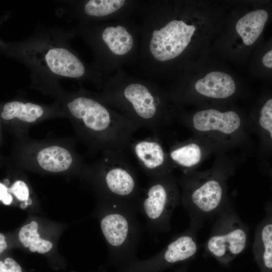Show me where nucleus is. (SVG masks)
Listing matches in <instances>:
<instances>
[{
    "instance_id": "12",
    "label": "nucleus",
    "mask_w": 272,
    "mask_h": 272,
    "mask_svg": "<svg viewBox=\"0 0 272 272\" xmlns=\"http://www.w3.org/2000/svg\"><path fill=\"white\" fill-rule=\"evenodd\" d=\"M195 88L199 94L211 98L223 99L232 95L235 90V84L228 74L221 72H212L198 80Z\"/></svg>"
},
{
    "instance_id": "7",
    "label": "nucleus",
    "mask_w": 272,
    "mask_h": 272,
    "mask_svg": "<svg viewBox=\"0 0 272 272\" xmlns=\"http://www.w3.org/2000/svg\"><path fill=\"white\" fill-rule=\"evenodd\" d=\"M247 242V234L241 227L228 228L212 236L208 240V251L222 261H227L242 252Z\"/></svg>"
},
{
    "instance_id": "17",
    "label": "nucleus",
    "mask_w": 272,
    "mask_h": 272,
    "mask_svg": "<svg viewBox=\"0 0 272 272\" xmlns=\"http://www.w3.org/2000/svg\"><path fill=\"white\" fill-rule=\"evenodd\" d=\"M254 250L262 266L268 270L272 268V224L264 223L258 230Z\"/></svg>"
},
{
    "instance_id": "5",
    "label": "nucleus",
    "mask_w": 272,
    "mask_h": 272,
    "mask_svg": "<svg viewBox=\"0 0 272 272\" xmlns=\"http://www.w3.org/2000/svg\"><path fill=\"white\" fill-rule=\"evenodd\" d=\"M195 30L193 25L172 20L153 32L150 50L158 60L164 61L178 56L189 43Z\"/></svg>"
},
{
    "instance_id": "13",
    "label": "nucleus",
    "mask_w": 272,
    "mask_h": 272,
    "mask_svg": "<svg viewBox=\"0 0 272 272\" xmlns=\"http://www.w3.org/2000/svg\"><path fill=\"white\" fill-rule=\"evenodd\" d=\"M268 18L264 10L251 12L240 19L236 23V30L246 45L253 44L261 34Z\"/></svg>"
},
{
    "instance_id": "15",
    "label": "nucleus",
    "mask_w": 272,
    "mask_h": 272,
    "mask_svg": "<svg viewBox=\"0 0 272 272\" xmlns=\"http://www.w3.org/2000/svg\"><path fill=\"white\" fill-rule=\"evenodd\" d=\"M102 37L110 50L114 54H125L132 48L133 38L122 26L106 27L102 33Z\"/></svg>"
},
{
    "instance_id": "9",
    "label": "nucleus",
    "mask_w": 272,
    "mask_h": 272,
    "mask_svg": "<svg viewBox=\"0 0 272 272\" xmlns=\"http://www.w3.org/2000/svg\"><path fill=\"white\" fill-rule=\"evenodd\" d=\"M197 250V244L192 236L183 233L174 238L149 262L169 264L183 261L192 257Z\"/></svg>"
},
{
    "instance_id": "14",
    "label": "nucleus",
    "mask_w": 272,
    "mask_h": 272,
    "mask_svg": "<svg viewBox=\"0 0 272 272\" xmlns=\"http://www.w3.org/2000/svg\"><path fill=\"white\" fill-rule=\"evenodd\" d=\"M37 159L42 168L52 172L66 170L74 161L72 154L67 150L57 146L48 147L40 151Z\"/></svg>"
},
{
    "instance_id": "25",
    "label": "nucleus",
    "mask_w": 272,
    "mask_h": 272,
    "mask_svg": "<svg viewBox=\"0 0 272 272\" xmlns=\"http://www.w3.org/2000/svg\"><path fill=\"white\" fill-rule=\"evenodd\" d=\"M7 243L5 236L0 233V254L7 248Z\"/></svg>"
},
{
    "instance_id": "6",
    "label": "nucleus",
    "mask_w": 272,
    "mask_h": 272,
    "mask_svg": "<svg viewBox=\"0 0 272 272\" xmlns=\"http://www.w3.org/2000/svg\"><path fill=\"white\" fill-rule=\"evenodd\" d=\"M143 171L150 178L167 175L168 165L166 153L155 137L131 142L129 148Z\"/></svg>"
},
{
    "instance_id": "24",
    "label": "nucleus",
    "mask_w": 272,
    "mask_h": 272,
    "mask_svg": "<svg viewBox=\"0 0 272 272\" xmlns=\"http://www.w3.org/2000/svg\"><path fill=\"white\" fill-rule=\"evenodd\" d=\"M272 51H268L262 58V63L268 68L272 67Z\"/></svg>"
},
{
    "instance_id": "11",
    "label": "nucleus",
    "mask_w": 272,
    "mask_h": 272,
    "mask_svg": "<svg viewBox=\"0 0 272 272\" xmlns=\"http://www.w3.org/2000/svg\"><path fill=\"white\" fill-rule=\"evenodd\" d=\"M223 190L221 183L216 179H209L191 192L190 201L194 209L202 213H211L222 202Z\"/></svg>"
},
{
    "instance_id": "1",
    "label": "nucleus",
    "mask_w": 272,
    "mask_h": 272,
    "mask_svg": "<svg viewBox=\"0 0 272 272\" xmlns=\"http://www.w3.org/2000/svg\"><path fill=\"white\" fill-rule=\"evenodd\" d=\"M137 203L102 198L99 211L101 230L111 255H132L139 245L142 228L137 212Z\"/></svg>"
},
{
    "instance_id": "27",
    "label": "nucleus",
    "mask_w": 272,
    "mask_h": 272,
    "mask_svg": "<svg viewBox=\"0 0 272 272\" xmlns=\"http://www.w3.org/2000/svg\"><path fill=\"white\" fill-rule=\"evenodd\" d=\"M13 200L12 196L9 192L5 195V196L2 200L3 203L6 205H9L11 204Z\"/></svg>"
},
{
    "instance_id": "20",
    "label": "nucleus",
    "mask_w": 272,
    "mask_h": 272,
    "mask_svg": "<svg viewBox=\"0 0 272 272\" xmlns=\"http://www.w3.org/2000/svg\"><path fill=\"white\" fill-rule=\"evenodd\" d=\"M124 4V0H91L86 4L85 11L89 16L103 17L117 11Z\"/></svg>"
},
{
    "instance_id": "23",
    "label": "nucleus",
    "mask_w": 272,
    "mask_h": 272,
    "mask_svg": "<svg viewBox=\"0 0 272 272\" xmlns=\"http://www.w3.org/2000/svg\"><path fill=\"white\" fill-rule=\"evenodd\" d=\"M0 272H22L20 265L13 259L8 257L0 260Z\"/></svg>"
},
{
    "instance_id": "8",
    "label": "nucleus",
    "mask_w": 272,
    "mask_h": 272,
    "mask_svg": "<svg viewBox=\"0 0 272 272\" xmlns=\"http://www.w3.org/2000/svg\"><path fill=\"white\" fill-rule=\"evenodd\" d=\"M195 129L200 131L217 130L225 134L236 131L241 125V119L233 111L221 112L214 109L196 112L193 117Z\"/></svg>"
},
{
    "instance_id": "4",
    "label": "nucleus",
    "mask_w": 272,
    "mask_h": 272,
    "mask_svg": "<svg viewBox=\"0 0 272 272\" xmlns=\"http://www.w3.org/2000/svg\"><path fill=\"white\" fill-rule=\"evenodd\" d=\"M109 97L111 101L124 110V116L156 134L163 124L159 106L161 100L146 86L137 83L127 85L122 92Z\"/></svg>"
},
{
    "instance_id": "10",
    "label": "nucleus",
    "mask_w": 272,
    "mask_h": 272,
    "mask_svg": "<svg viewBox=\"0 0 272 272\" xmlns=\"http://www.w3.org/2000/svg\"><path fill=\"white\" fill-rule=\"evenodd\" d=\"M45 60L52 72L61 76L79 78L85 73V67L81 61L64 48L49 50L45 55Z\"/></svg>"
},
{
    "instance_id": "19",
    "label": "nucleus",
    "mask_w": 272,
    "mask_h": 272,
    "mask_svg": "<svg viewBox=\"0 0 272 272\" xmlns=\"http://www.w3.org/2000/svg\"><path fill=\"white\" fill-rule=\"evenodd\" d=\"M202 156L200 147L195 143H190L173 148L169 153L172 161L184 168L192 167L197 164Z\"/></svg>"
},
{
    "instance_id": "26",
    "label": "nucleus",
    "mask_w": 272,
    "mask_h": 272,
    "mask_svg": "<svg viewBox=\"0 0 272 272\" xmlns=\"http://www.w3.org/2000/svg\"><path fill=\"white\" fill-rule=\"evenodd\" d=\"M8 192V189L6 186L0 183V201L3 199Z\"/></svg>"
},
{
    "instance_id": "3",
    "label": "nucleus",
    "mask_w": 272,
    "mask_h": 272,
    "mask_svg": "<svg viewBox=\"0 0 272 272\" xmlns=\"http://www.w3.org/2000/svg\"><path fill=\"white\" fill-rule=\"evenodd\" d=\"M178 201L174 181L167 175L151 178L137 207L151 231H165L169 228L172 213Z\"/></svg>"
},
{
    "instance_id": "21",
    "label": "nucleus",
    "mask_w": 272,
    "mask_h": 272,
    "mask_svg": "<svg viewBox=\"0 0 272 272\" xmlns=\"http://www.w3.org/2000/svg\"><path fill=\"white\" fill-rule=\"evenodd\" d=\"M262 128L267 130L272 138V99L268 100L262 107L259 119Z\"/></svg>"
},
{
    "instance_id": "18",
    "label": "nucleus",
    "mask_w": 272,
    "mask_h": 272,
    "mask_svg": "<svg viewBox=\"0 0 272 272\" xmlns=\"http://www.w3.org/2000/svg\"><path fill=\"white\" fill-rule=\"evenodd\" d=\"M38 228V223L35 221L24 226L19 232V240L24 247H29L31 252L44 253L51 249L52 244L40 237L37 232Z\"/></svg>"
},
{
    "instance_id": "2",
    "label": "nucleus",
    "mask_w": 272,
    "mask_h": 272,
    "mask_svg": "<svg viewBox=\"0 0 272 272\" xmlns=\"http://www.w3.org/2000/svg\"><path fill=\"white\" fill-rule=\"evenodd\" d=\"M95 171V178L102 198L137 203L141 190L134 170L123 151L107 150Z\"/></svg>"
},
{
    "instance_id": "16",
    "label": "nucleus",
    "mask_w": 272,
    "mask_h": 272,
    "mask_svg": "<svg viewBox=\"0 0 272 272\" xmlns=\"http://www.w3.org/2000/svg\"><path fill=\"white\" fill-rule=\"evenodd\" d=\"M43 113V109L38 105L13 101L5 104L1 116L6 120L18 118L25 122H33L41 117Z\"/></svg>"
},
{
    "instance_id": "22",
    "label": "nucleus",
    "mask_w": 272,
    "mask_h": 272,
    "mask_svg": "<svg viewBox=\"0 0 272 272\" xmlns=\"http://www.w3.org/2000/svg\"><path fill=\"white\" fill-rule=\"evenodd\" d=\"M11 191L20 200L28 199L29 191L26 184L21 180L16 181L11 188Z\"/></svg>"
}]
</instances>
